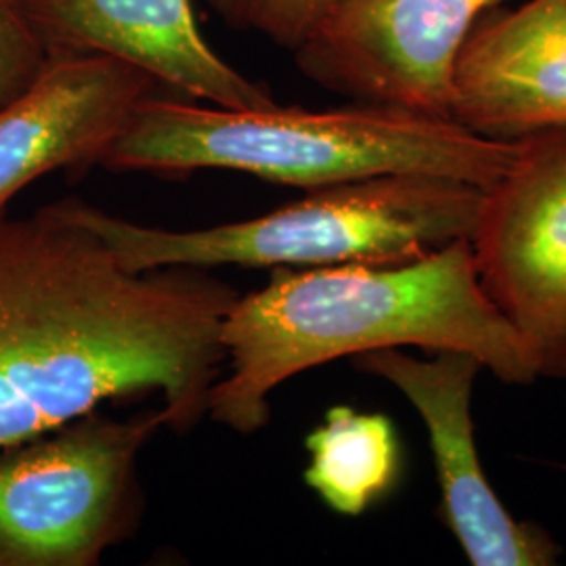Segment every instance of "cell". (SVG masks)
Instances as JSON below:
<instances>
[{"instance_id":"obj_11","label":"cell","mask_w":566,"mask_h":566,"mask_svg":"<svg viewBox=\"0 0 566 566\" xmlns=\"http://www.w3.org/2000/svg\"><path fill=\"white\" fill-rule=\"evenodd\" d=\"M451 120L495 142L566 126V0L495 7L472 25L455 61Z\"/></svg>"},{"instance_id":"obj_4","label":"cell","mask_w":566,"mask_h":566,"mask_svg":"<svg viewBox=\"0 0 566 566\" xmlns=\"http://www.w3.org/2000/svg\"><path fill=\"white\" fill-rule=\"evenodd\" d=\"M485 189L439 175H385L311 189L256 219L175 231L133 223L81 198L72 212L130 269L334 266L418 261L470 240Z\"/></svg>"},{"instance_id":"obj_9","label":"cell","mask_w":566,"mask_h":566,"mask_svg":"<svg viewBox=\"0 0 566 566\" xmlns=\"http://www.w3.org/2000/svg\"><path fill=\"white\" fill-rule=\"evenodd\" d=\"M158 86L147 72L107 55L46 57L30 86L0 107V217L44 175L102 166Z\"/></svg>"},{"instance_id":"obj_15","label":"cell","mask_w":566,"mask_h":566,"mask_svg":"<svg viewBox=\"0 0 566 566\" xmlns=\"http://www.w3.org/2000/svg\"><path fill=\"white\" fill-rule=\"evenodd\" d=\"M563 468H565V470H566V464H563Z\"/></svg>"},{"instance_id":"obj_8","label":"cell","mask_w":566,"mask_h":566,"mask_svg":"<svg viewBox=\"0 0 566 566\" xmlns=\"http://www.w3.org/2000/svg\"><path fill=\"white\" fill-rule=\"evenodd\" d=\"M365 376L395 386L420 413L441 486V514L474 566L556 565L560 546L544 526L514 518L481 464L472 392L485 369L465 350H432L420 359L403 348H378L353 357Z\"/></svg>"},{"instance_id":"obj_6","label":"cell","mask_w":566,"mask_h":566,"mask_svg":"<svg viewBox=\"0 0 566 566\" xmlns=\"http://www.w3.org/2000/svg\"><path fill=\"white\" fill-rule=\"evenodd\" d=\"M472 250L537 378L566 380V126L516 139L510 168L485 189Z\"/></svg>"},{"instance_id":"obj_12","label":"cell","mask_w":566,"mask_h":566,"mask_svg":"<svg viewBox=\"0 0 566 566\" xmlns=\"http://www.w3.org/2000/svg\"><path fill=\"white\" fill-rule=\"evenodd\" d=\"M304 447V483L343 516L365 514L401 476V443L385 413L334 405L324 422L306 434Z\"/></svg>"},{"instance_id":"obj_5","label":"cell","mask_w":566,"mask_h":566,"mask_svg":"<svg viewBox=\"0 0 566 566\" xmlns=\"http://www.w3.org/2000/svg\"><path fill=\"white\" fill-rule=\"evenodd\" d=\"M168 411L99 409L0 447V566H97L139 531V458Z\"/></svg>"},{"instance_id":"obj_1","label":"cell","mask_w":566,"mask_h":566,"mask_svg":"<svg viewBox=\"0 0 566 566\" xmlns=\"http://www.w3.org/2000/svg\"><path fill=\"white\" fill-rule=\"evenodd\" d=\"M240 292L200 266L130 269L67 198L0 217V447L160 395L191 432L224 371Z\"/></svg>"},{"instance_id":"obj_7","label":"cell","mask_w":566,"mask_h":566,"mask_svg":"<svg viewBox=\"0 0 566 566\" xmlns=\"http://www.w3.org/2000/svg\"><path fill=\"white\" fill-rule=\"evenodd\" d=\"M504 0H336L294 51L329 93L451 120L453 72L472 25Z\"/></svg>"},{"instance_id":"obj_2","label":"cell","mask_w":566,"mask_h":566,"mask_svg":"<svg viewBox=\"0 0 566 566\" xmlns=\"http://www.w3.org/2000/svg\"><path fill=\"white\" fill-rule=\"evenodd\" d=\"M224 371L208 416L238 434L269 424V397L306 369L378 348L465 350L497 380H537L525 344L491 303L470 240L397 264L275 266L223 325Z\"/></svg>"},{"instance_id":"obj_14","label":"cell","mask_w":566,"mask_h":566,"mask_svg":"<svg viewBox=\"0 0 566 566\" xmlns=\"http://www.w3.org/2000/svg\"><path fill=\"white\" fill-rule=\"evenodd\" d=\"M18 0H0V107L13 102L34 81L44 63Z\"/></svg>"},{"instance_id":"obj_10","label":"cell","mask_w":566,"mask_h":566,"mask_svg":"<svg viewBox=\"0 0 566 566\" xmlns=\"http://www.w3.org/2000/svg\"><path fill=\"white\" fill-rule=\"evenodd\" d=\"M44 57L107 55L224 109H269L271 88L208 44L191 0H18Z\"/></svg>"},{"instance_id":"obj_3","label":"cell","mask_w":566,"mask_h":566,"mask_svg":"<svg viewBox=\"0 0 566 566\" xmlns=\"http://www.w3.org/2000/svg\"><path fill=\"white\" fill-rule=\"evenodd\" d=\"M514 156L516 142L486 139L455 120L386 105L224 109L151 97L102 168L156 175L233 170L308 191L385 175H439L486 189Z\"/></svg>"},{"instance_id":"obj_13","label":"cell","mask_w":566,"mask_h":566,"mask_svg":"<svg viewBox=\"0 0 566 566\" xmlns=\"http://www.w3.org/2000/svg\"><path fill=\"white\" fill-rule=\"evenodd\" d=\"M235 30L256 32L296 51L324 21L336 0H206Z\"/></svg>"}]
</instances>
